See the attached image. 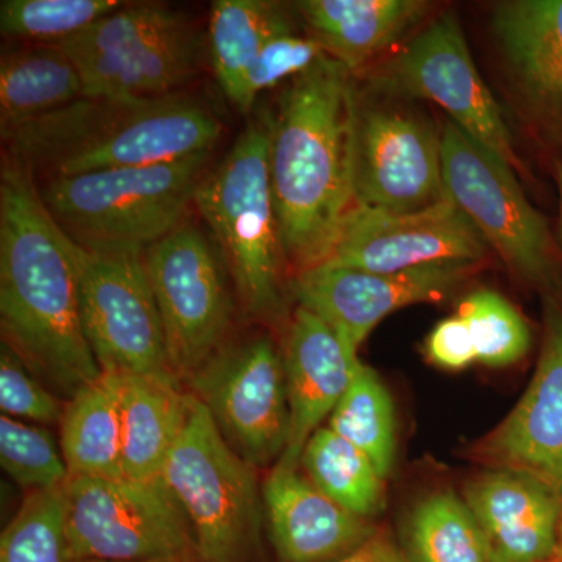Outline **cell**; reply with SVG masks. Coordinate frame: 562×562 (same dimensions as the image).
Here are the masks:
<instances>
[{
	"label": "cell",
	"mask_w": 562,
	"mask_h": 562,
	"mask_svg": "<svg viewBox=\"0 0 562 562\" xmlns=\"http://www.w3.org/2000/svg\"><path fill=\"white\" fill-rule=\"evenodd\" d=\"M0 324L7 346L66 397L101 379L81 324L77 244L13 161L0 177Z\"/></svg>",
	"instance_id": "cell-1"
},
{
	"label": "cell",
	"mask_w": 562,
	"mask_h": 562,
	"mask_svg": "<svg viewBox=\"0 0 562 562\" xmlns=\"http://www.w3.org/2000/svg\"><path fill=\"white\" fill-rule=\"evenodd\" d=\"M357 91L330 55L292 79L271 114L269 177L281 251L295 273L322 265L353 206Z\"/></svg>",
	"instance_id": "cell-2"
},
{
	"label": "cell",
	"mask_w": 562,
	"mask_h": 562,
	"mask_svg": "<svg viewBox=\"0 0 562 562\" xmlns=\"http://www.w3.org/2000/svg\"><path fill=\"white\" fill-rule=\"evenodd\" d=\"M210 154L146 168L52 177L41 199L66 236L90 251H146L183 222Z\"/></svg>",
	"instance_id": "cell-3"
},
{
	"label": "cell",
	"mask_w": 562,
	"mask_h": 562,
	"mask_svg": "<svg viewBox=\"0 0 562 562\" xmlns=\"http://www.w3.org/2000/svg\"><path fill=\"white\" fill-rule=\"evenodd\" d=\"M221 133L214 114L190 98H83L57 111L47 125L50 179L188 160L210 154Z\"/></svg>",
	"instance_id": "cell-4"
},
{
	"label": "cell",
	"mask_w": 562,
	"mask_h": 562,
	"mask_svg": "<svg viewBox=\"0 0 562 562\" xmlns=\"http://www.w3.org/2000/svg\"><path fill=\"white\" fill-rule=\"evenodd\" d=\"M271 114L250 122L216 168L203 176L194 205L220 244L246 312L273 321L283 312L279 221L269 177Z\"/></svg>",
	"instance_id": "cell-5"
},
{
	"label": "cell",
	"mask_w": 562,
	"mask_h": 562,
	"mask_svg": "<svg viewBox=\"0 0 562 562\" xmlns=\"http://www.w3.org/2000/svg\"><path fill=\"white\" fill-rule=\"evenodd\" d=\"M161 476L190 520L199 561L251 560L260 546L262 490L254 465L225 441L194 395Z\"/></svg>",
	"instance_id": "cell-6"
},
{
	"label": "cell",
	"mask_w": 562,
	"mask_h": 562,
	"mask_svg": "<svg viewBox=\"0 0 562 562\" xmlns=\"http://www.w3.org/2000/svg\"><path fill=\"white\" fill-rule=\"evenodd\" d=\"M63 506L68 562L199 560L190 520L162 476H69Z\"/></svg>",
	"instance_id": "cell-7"
},
{
	"label": "cell",
	"mask_w": 562,
	"mask_h": 562,
	"mask_svg": "<svg viewBox=\"0 0 562 562\" xmlns=\"http://www.w3.org/2000/svg\"><path fill=\"white\" fill-rule=\"evenodd\" d=\"M77 261L81 324L102 373L181 384L169 362L144 251H90L77 246Z\"/></svg>",
	"instance_id": "cell-8"
},
{
	"label": "cell",
	"mask_w": 562,
	"mask_h": 562,
	"mask_svg": "<svg viewBox=\"0 0 562 562\" xmlns=\"http://www.w3.org/2000/svg\"><path fill=\"white\" fill-rule=\"evenodd\" d=\"M447 195L508 262L531 283L552 286L557 260L549 228L525 198L513 166L447 121L441 131Z\"/></svg>",
	"instance_id": "cell-9"
},
{
	"label": "cell",
	"mask_w": 562,
	"mask_h": 562,
	"mask_svg": "<svg viewBox=\"0 0 562 562\" xmlns=\"http://www.w3.org/2000/svg\"><path fill=\"white\" fill-rule=\"evenodd\" d=\"M173 375L190 382L227 344L232 303L205 235L181 222L144 251Z\"/></svg>",
	"instance_id": "cell-10"
},
{
	"label": "cell",
	"mask_w": 562,
	"mask_h": 562,
	"mask_svg": "<svg viewBox=\"0 0 562 562\" xmlns=\"http://www.w3.org/2000/svg\"><path fill=\"white\" fill-rule=\"evenodd\" d=\"M188 384L239 457L255 469L279 462L291 412L283 353L271 338L225 346Z\"/></svg>",
	"instance_id": "cell-11"
},
{
	"label": "cell",
	"mask_w": 562,
	"mask_h": 562,
	"mask_svg": "<svg viewBox=\"0 0 562 562\" xmlns=\"http://www.w3.org/2000/svg\"><path fill=\"white\" fill-rule=\"evenodd\" d=\"M353 205L414 213L449 199L441 132L413 111L360 102L353 128Z\"/></svg>",
	"instance_id": "cell-12"
},
{
	"label": "cell",
	"mask_w": 562,
	"mask_h": 562,
	"mask_svg": "<svg viewBox=\"0 0 562 562\" xmlns=\"http://www.w3.org/2000/svg\"><path fill=\"white\" fill-rule=\"evenodd\" d=\"M479 262L447 261L402 272H368L322 262L295 273L299 306L324 321L351 361L369 333L391 313L414 303L441 302L469 279Z\"/></svg>",
	"instance_id": "cell-13"
},
{
	"label": "cell",
	"mask_w": 562,
	"mask_h": 562,
	"mask_svg": "<svg viewBox=\"0 0 562 562\" xmlns=\"http://www.w3.org/2000/svg\"><path fill=\"white\" fill-rule=\"evenodd\" d=\"M386 77L395 90L441 106L462 132L519 168L512 133L452 14L420 32L387 66Z\"/></svg>",
	"instance_id": "cell-14"
},
{
	"label": "cell",
	"mask_w": 562,
	"mask_h": 562,
	"mask_svg": "<svg viewBox=\"0 0 562 562\" xmlns=\"http://www.w3.org/2000/svg\"><path fill=\"white\" fill-rule=\"evenodd\" d=\"M486 244L450 198L431 209L402 214L353 205L325 262L368 272H402L436 262H480Z\"/></svg>",
	"instance_id": "cell-15"
},
{
	"label": "cell",
	"mask_w": 562,
	"mask_h": 562,
	"mask_svg": "<svg viewBox=\"0 0 562 562\" xmlns=\"http://www.w3.org/2000/svg\"><path fill=\"white\" fill-rule=\"evenodd\" d=\"M486 469L525 473L562 497V306L549 303L541 357L522 398L472 447Z\"/></svg>",
	"instance_id": "cell-16"
},
{
	"label": "cell",
	"mask_w": 562,
	"mask_h": 562,
	"mask_svg": "<svg viewBox=\"0 0 562 562\" xmlns=\"http://www.w3.org/2000/svg\"><path fill=\"white\" fill-rule=\"evenodd\" d=\"M464 502L482 528L490 562H552L562 497L525 473L486 469L465 484Z\"/></svg>",
	"instance_id": "cell-17"
},
{
	"label": "cell",
	"mask_w": 562,
	"mask_h": 562,
	"mask_svg": "<svg viewBox=\"0 0 562 562\" xmlns=\"http://www.w3.org/2000/svg\"><path fill=\"white\" fill-rule=\"evenodd\" d=\"M261 490L269 538L281 562H336L379 532L371 519L333 502L299 469L273 468Z\"/></svg>",
	"instance_id": "cell-18"
},
{
	"label": "cell",
	"mask_w": 562,
	"mask_h": 562,
	"mask_svg": "<svg viewBox=\"0 0 562 562\" xmlns=\"http://www.w3.org/2000/svg\"><path fill=\"white\" fill-rule=\"evenodd\" d=\"M283 353L290 401V441L273 468H301L303 450L346 394L355 366L331 328L299 306L288 330Z\"/></svg>",
	"instance_id": "cell-19"
},
{
	"label": "cell",
	"mask_w": 562,
	"mask_h": 562,
	"mask_svg": "<svg viewBox=\"0 0 562 562\" xmlns=\"http://www.w3.org/2000/svg\"><path fill=\"white\" fill-rule=\"evenodd\" d=\"M492 31L525 98L562 120V0L497 3Z\"/></svg>",
	"instance_id": "cell-20"
},
{
	"label": "cell",
	"mask_w": 562,
	"mask_h": 562,
	"mask_svg": "<svg viewBox=\"0 0 562 562\" xmlns=\"http://www.w3.org/2000/svg\"><path fill=\"white\" fill-rule=\"evenodd\" d=\"M313 38L351 74L379 57L428 9L419 0H303L295 3Z\"/></svg>",
	"instance_id": "cell-21"
},
{
	"label": "cell",
	"mask_w": 562,
	"mask_h": 562,
	"mask_svg": "<svg viewBox=\"0 0 562 562\" xmlns=\"http://www.w3.org/2000/svg\"><path fill=\"white\" fill-rule=\"evenodd\" d=\"M199 57L198 33L188 25L132 54L90 58L74 65L83 81L85 98L135 102L173 94L194 76Z\"/></svg>",
	"instance_id": "cell-22"
},
{
	"label": "cell",
	"mask_w": 562,
	"mask_h": 562,
	"mask_svg": "<svg viewBox=\"0 0 562 562\" xmlns=\"http://www.w3.org/2000/svg\"><path fill=\"white\" fill-rule=\"evenodd\" d=\"M122 472L133 480L161 476L191 406L181 384L120 375Z\"/></svg>",
	"instance_id": "cell-23"
},
{
	"label": "cell",
	"mask_w": 562,
	"mask_h": 562,
	"mask_svg": "<svg viewBox=\"0 0 562 562\" xmlns=\"http://www.w3.org/2000/svg\"><path fill=\"white\" fill-rule=\"evenodd\" d=\"M58 443L69 476H124L120 375L102 373L69 398Z\"/></svg>",
	"instance_id": "cell-24"
},
{
	"label": "cell",
	"mask_w": 562,
	"mask_h": 562,
	"mask_svg": "<svg viewBox=\"0 0 562 562\" xmlns=\"http://www.w3.org/2000/svg\"><path fill=\"white\" fill-rule=\"evenodd\" d=\"M83 98L79 69L57 44L3 55L0 65L2 132Z\"/></svg>",
	"instance_id": "cell-25"
},
{
	"label": "cell",
	"mask_w": 562,
	"mask_h": 562,
	"mask_svg": "<svg viewBox=\"0 0 562 562\" xmlns=\"http://www.w3.org/2000/svg\"><path fill=\"white\" fill-rule=\"evenodd\" d=\"M291 25L279 3L266 0H217L210 13V49L214 74L225 98L238 106L244 79L262 46Z\"/></svg>",
	"instance_id": "cell-26"
},
{
	"label": "cell",
	"mask_w": 562,
	"mask_h": 562,
	"mask_svg": "<svg viewBox=\"0 0 562 562\" xmlns=\"http://www.w3.org/2000/svg\"><path fill=\"white\" fill-rule=\"evenodd\" d=\"M398 546L412 562H490L482 528L452 491L432 492L414 506Z\"/></svg>",
	"instance_id": "cell-27"
},
{
	"label": "cell",
	"mask_w": 562,
	"mask_h": 562,
	"mask_svg": "<svg viewBox=\"0 0 562 562\" xmlns=\"http://www.w3.org/2000/svg\"><path fill=\"white\" fill-rule=\"evenodd\" d=\"M301 465L310 482L342 508L373 519L384 509V479L353 443L321 427L306 442Z\"/></svg>",
	"instance_id": "cell-28"
},
{
	"label": "cell",
	"mask_w": 562,
	"mask_h": 562,
	"mask_svg": "<svg viewBox=\"0 0 562 562\" xmlns=\"http://www.w3.org/2000/svg\"><path fill=\"white\" fill-rule=\"evenodd\" d=\"M327 427L368 454L383 479L390 475L397 449L394 403L379 373L364 362L355 366Z\"/></svg>",
	"instance_id": "cell-29"
},
{
	"label": "cell",
	"mask_w": 562,
	"mask_h": 562,
	"mask_svg": "<svg viewBox=\"0 0 562 562\" xmlns=\"http://www.w3.org/2000/svg\"><path fill=\"white\" fill-rule=\"evenodd\" d=\"M188 27L181 14L158 3H125L85 29L79 35L63 41L58 47L79 63L98 57H120L168 38Z\"/></svg>",
	"instance_id": "cell-30"
},
{
	"label": "cell",
	"mask_w": 562,
	"mask_h": 562,
	"mask_svg": "<svg viewBox=\"0 0 562 562\" xmlns=\"http://www.w3.org/2000/svg\"><path fill=\"white\" fill-rule=\"evenodd\" d=\"M124 5L120 0H3L0 27L13 38L60 44Z\"/></svg>",
	"instance_id": "cell-31"
},
{
	"label": "cell",
	"mask_w": 562,
	"mask_h": 562,
	"mask_svg": "<svg viewBox=\"0 0 562 562\" xmlns=\"http://www.w3.org/2000/svg\"><path fill=\"white\" fill-rule=\"evenodd\" d=\"M458 316L471 330L476 361L490 368L512 366L530 350V327L522 314L497 292H472L461 302Z\"/></svg>",
	"instance_id": "cell-32"
},
{
	"label": "cell",
	"mask_w": 562,
	"mask_h": 562,
	"mask_svg": "<svg viewBox=\"0 0 562 562\" xmlns=\"http://www.w3.org/2000/svg\"><path fill=\"white\" fill-rule=\"evenodd\" d=\"M0 562H68L63 486L29 492L2 532Z\"/></svg>",
	"instance_id": "cell-33"
},
{
	"label": "cell",
	"mask_w": 562,
	"mask_h": 562,
	"mask_svg": "<svg viewBox=\"0 0 562 562\" xmlns=\"http://www.w3.org/2000/svg\"><path fill=\"white\" fill-rule=\"evenodd\" d=\"M0 464L25 491H47L68 482L60 443L44 428L0 417Z\"/></svg>",
	"instance_id": "cell-34"
},
{
	"label": "cell",
	"mask_w": 562,
	"mask_h": 562,
	"mask_svg": "<svg viewBox=\"0 0 562 562\" xmlns=\"http://www.w3.org/2000/svg\"><path fill=\"white\" fill-rule=\"evenodd\" d=\"M327 55L316 38H302L290 31L277 33L262 46L244 79L236 109L249 113L261 92L286 79H295Z\"/></svg>",
	"instance_id": "cell-35"
},
{
	"label": "cell",
	"mask_w": 562,
	"mask_h": 562,
	"mask_svg": "<svg viewBox=\"0 0 562 562\" xmlns=\"http://www.w3.org/2000/svg\"><path fill=\"white\" fill-rule=\"evenodd\" d=\"M16 351L3 342L0 355V408L5 416L60 424L66 403L32 375Z\"/></svg>",
	"instance_id": "cell-36"
},
{
	"label": "cell",
	"mask_w": 562,
	"mask_h": 562,
	"mask_svg": "<svg viewBox=\"0 0 562 562\" xmlns=\"http://www.w3.org/2000/svg\"><path fill=\"white\" fill-rule=\"evenodd\" d=\"M424 350L432 364L446 371H462L476 361L471 330L458 314L432 328Z\"/></svg>",
	"instance_id": "cell-37"
},
{
	"label": "cell",
	"mask_w": 562,
	"mask_h": 562,
	"mask_svg": "<svg viewBox=\"0 0 562 562\" xmlns=\"http://www.w3.org/2000/svg\"><path fill=\"white\" fill-rule=\"evenodd\" d=\"M336 562H412L390 536L376 532L371 541Z\"/></svg>",
	"instance_id": "cell-38"
},
{
	"label": "cell",
	"mask_w": 562,
	"mask_h": 562,
	"mask_svg": "<svg viewBox=\"0 0 562 562\" xmlns=\"http://www.w3.org/2000/svg\"><path fill=\"white\" fill-rule=\"evenodd\" d=\"M554 562H562V522L560 528V538H558L557 553H554Z\"/></svg>",
	"instance_id": "cell-39"
},
{
	"label": "cell",
	"mask_w": 562,
	"mask_h": 562,
	"mask_svg": "<svg viewBox=\"0 0 562 562\" xmlns=\"http://www.w3.org/2000/svg\"><path fill=\"white\" fill-rule=\"evenodd\" d=\"M80 562H111V561H80ZM136 562H191L181 560H155V561H136Z\"/></svg>",
	"instance_id": "cell-40"
},
{
	"label": "cell",
	"mask_w": 562,
	"mask_h": 562,
	"mask_svg": "<svg viewBox=\"0 0 562 562\" xmlns=\"http://www.w3.org/2000/svg\"><path fill=\"white\" fill-rule=\"evenodd\" d=\"M561 201H562V181H561ZM561 238H562V210H561Z\"/></svg>",
	"instance_id": "cell-41"
}]
</instances>
